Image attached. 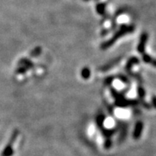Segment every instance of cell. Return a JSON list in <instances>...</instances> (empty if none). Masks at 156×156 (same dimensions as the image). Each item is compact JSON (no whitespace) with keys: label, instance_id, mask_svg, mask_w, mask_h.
Instances as JSON below:
<instances>
[{"label":"cell","instance_id":"1","mask_svg":"<svg viewBox=\"0 0 156 156\" xmlns=\"http://www.w3.org/2000/svg\"><path fill=\"white\" fill-rule=\"evenodd\" d=\"M134 30L135 27L133 26H123L119 30V31L117 32V34H115V35H113V37L111 38L109 41H108L105 42V43L103 44L102 45H101V48H102V49H105L107 48L110 47V46L113 45L115 41H117L119 38L121 37L122 36L133 33V32L134 31Z\"/></svg>","mask_w":156,"mask_h":156},{"label":"cell","instance_id":"2","mask_svg":"<svg viewBox=\"0 0 156 156\" xmlns=\"http://www.w3.org/2000/svg\"><path fill=\"white\" fill-rule=\"evenodd\" d=\"M148 41V34L147 33H143L140 38V41H139L138 46H137V50L140 53H144L145 51V48H146L147 42Z\"/></svg>","mask_w":156,"mask_h":156},{"label":"cell","instance_id":"3","mask_svg":"<svg viewBox=\"0 0 156 156\" xmlns=\"http://www.w3.org/2000/svg\"><path fill=\"white\" fill-rule=\"evenodd\" d=\"M143 129H144V123L142 121H138L136 124L134 132H133V138L135 140H139L142 136Z\"/></svg>","mask_w":156,"mask_h":156},{"label":"cell","instance_id":"4","mask_svg":"<svg viewBox=\"0 0 156 156\" xmlns=\"http://www.w3.org/2000/svg\"><path fill=\"white\" fill-rule=\"evenodd\" d=\"M143 60L146 63H150L154 67H156V59H153L148 54H144L143 55Z\"/></svg>","mask_w":156,"mask_h":156},{"label":"cell","instance_id":"5","mask_svg":"<svg viewBox=\"0 0 156 156\" xmlns=\"http://www.w3.org/2000/svg\"><path fill=\"white\" fill-rule=\"evenodd\" d=\"M14 154V150L12 148L11 144H9L7 146L4 148L3 151L2 153V156H11Z\"/></svg>","mask_w":156,"mask_h":156},{"label":"cell","instance_id":"6","mask_svg":"<svg viewBox=\"0 0 156 156\" xmlns=\"http://www.w3.org/2000/svg\"><path fill=\"white\" fill-rule=\"evenodd\" d=\"M139 63V59H137L136 57H132L129 60L128 63H127L126 67L129 70H130L133 65H135V64H136V63Z\"/></svg>","mask_w":156,"mask_h":156},{"label":"cell","instance_id":"7","mask_svg":"<svg viewBox=\"0 0 156 156\" xmlns=\"http://www.w3.org/2000/svg\"><path fill=\"white\" fill-rule=\"evenodd\" d=\"M138 94L139 97L140 98H144L145 97V94H146V92H145V90L144 89V87H138Z\"/></svg>","mask_w":156,"mask_h":156},{"label":"cell","instance_id":"8","mask_svg":"<svg viewBox=\"0 0 156 156\" xmlns=\"http://www.w3.org/2000/svg\"><path fill=\"white\" fill-rule=\"evenodd\" d=\"M90 71L88 68H84L82 71V76L84 79H88L90 77Z\"/></svg>","mask_w":156,"mask_h":156},{"label":"cell","instance_id":"9","mask_svg":"<svg viewBox=\"0 0 156 156\" xmlns=\"http://www.w3.org/2000/svg\"><path fill=\"white\" fill-rule=\"evenodd\" d=\"M151 102H152V105H153V106H154V109H156V96L155 95L152 96V98H151Z\"/></svg>","mask_w":156,"mask_h":156}]
</instances>
